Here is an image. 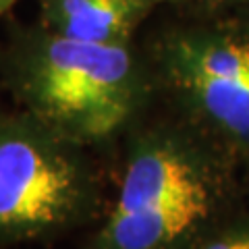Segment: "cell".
I'll use <instances>...</instances> for the list:
<instances>
[{
	"label": "cell",
	"instance_id": "obj_10",
	"mask_svg": "<svg viewBox=\"0 0 249 249\" xmlns=\"http://www.w3.org/2000/svg\"><path fill=\"white\" fill-rule=\"evenodd\" d=\"M196 0H158V4H181V6H193Z\"/></svg>",
	"mask_w": 249,
	"mask_h": 249
},
{
	"label": "cell",
	"instance_id": "obj_3",
	"mask_svg": "<svg viewBox=\"0 0 249 249\" xmlns=\"http://www.w3.org/2000/svg\"><path fill=\"white\" fill-rule=\"evenodd\" d=\"M106 206L89 147L19 108H0V249L96 224Z\"/></svg>",
	"mask_w": 249,
	"mask_h": 249
},
{
	"label": "cell",
	"instance_id": "obj_7",
	"mask_svg": "<svg viewBox=\"0 0 249 249\" xmlns=\"http://www.w3.org/2000/svg\"><path fill=\"white\" fill-rule=\"evenodd\" d=\"M249 9V0H196L191 11H237Z\"/></svg>",
	"mask_w": 249,
	"mask_h": 249
},
{
	"label": "cell",
	"instance_id": "obj_9",
	"mask_svg": "<svg viewBox=\"0 0 249 249\" xmlns=\"http://www.w3.org/2000/svg\"><path fill=\"white\" fill-rule=\"evenodd\" d=\"M243 193H245V204L249 206V160L243 164Z\"/></svg>",
	"mask_w": 249,
	"mask_h": 249
},
{
	"label": "cell",
	"instance_id": "obj_1",
	"mask_svg": "<svg viewBox=\"0 0 249 249\" xmlns=\"http://www.w3.org/2000/svg\"><path fill=\"white\" fill-rule=\"evenodd\" d=\"M123 139L119 187L81 249H193L245 204L243 166L178 114Z\"/></svg>",
	"mask_w": 249,
	"mask_h": 249
},
{
	"label": "cell",
	"instance_id": "obj_4",
	"mask_svg": "<svg viewBox=\"0 0 249 249\" xmlns=\"http://www.w3.org/2000/svg\"><path fill=\"white\" fill-rule=\"evenodd\" d=\"M158 96L241 166L249 160V17L196 11L145 46Z\"/></svg>",
	"mask_w": 249,
	"mask_h": 249
},
{
	"label": "cell",
	"instance_id": "obj_8",
	"mask_svg": "<svg viewBox=\"0 0 249 249\" xmlns=\"http://www.w3.org/2000/svg\"><path fill=\"white\" fill-rule=\"evenodd\" d=\"M19 2L21 0H0V19H2L4 15H9Z\"/></svg>",
	"mask_w": 249,
	"mask_h": 249
},
{
	"label": "cell",
	"instance_id": "obj_6",
	"mask_svg": "<svg viewBox=\"0 0 249 249\" xmlns=\"http://www.w3.org/2000/svg\"><path fill=\"white\" fill-rule=\"evenodd\" d=\"M193 249H249V206L237 208Z\"/></svg>",
	"mask_w": 249,
	"mask_h": 249
},
{
	"label": "cell",
	"instance_id": "obj_2",
	"mask_svg": "<svg viewBox=\"0 0 249 249\" xmlns=\"http://www.w3.org/2000/svg\"><path fill=\"white\" fill-rule=\"evenodd\" d=\"M0 85L19 110L89 150L124 137L158 98L145 48L73 40L37 21L9 29Z\"/></svg>",
	"mask_w": 249,
	"mask_h": 249
},
{
	"label": "cell",
	"instance_id": "obj_5",
	"mask_svg": "<svg viewBox=\"0 0 249 249\" xmlns=\"http://www.w3.org/2000/svg\"><path fill=\"white\" fill-rule=\"evenodd\" d=\"M158 0H37V23L93 44H131Z\"/></svg>",
	"mask_w": 249,
	"mask_h": 249
},
{
	"label": "cell",
	"instance_id": "obj_11",
	"mask_svg": "<svg viewBox=\"0 0 249 249\" xmlns=\"http://www.w3.org/2000/svg\"><path fill=\"white\" fill-rule=\"evenodd\" d=\"M237 11H241V13H245L247 17H249V9H237Z\"/></svg>",
	"mask_w": 249,
	"mask_h": 249
}]
</instances>
